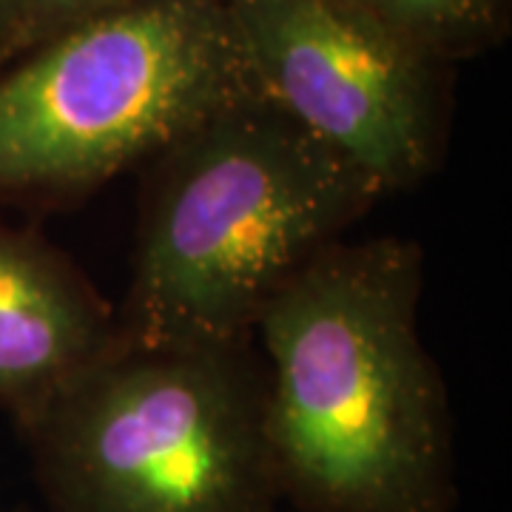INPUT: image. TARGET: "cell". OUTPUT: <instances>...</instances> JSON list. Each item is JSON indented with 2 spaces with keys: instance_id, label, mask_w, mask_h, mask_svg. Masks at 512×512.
<instances>
[{
  "instance_id": "6da1fadb",
  "label": "cell",
  "mask_w": 512,
  "mask_h": 512,
  "mask_svg": "<svg viewBox=\"0 0 512 512\" xmlns=\"http://www.w3.org/2000/svg\"><path fill=\"white\" fill-rule=\"evenodd\" d=\"M421 285L413 239H339L259 316L282 507L453 512V421L421 342Z\"/></svg>"
},
{
  "instance_id": "7a4b0ae2",
  "label": "cell",
  "mask_w": 512,
  "mask_h": 512,
  "mask_svg": "<svg viewBox=\"0 0 512 512\" xmlns=\"http://www.w3.org/2000/svg\"><path fill=\"white\" fill-rule=\"evenodd\" d=\"M123 308L126 339L228 345L382 200L379 185L259 92L151 160Z\"/></svg>"
},
{
  "instance_id": "3957f363",
  "label": "cell",
  "mask_w": 512,
  "mask_h": 512,
  "mask_svg": "<svg viewBox=\"0 0 512 512\" xmlns=\"http://www.w3.org/2000/svg\"><path fill=\"white\" fill-rule=\"evenodd\" d=\"M49 512H274L254 339L114 348L20 427Z\"/></svg>"
},
{
  "instance_id": "277c9868",
  "label": "cell",
  "mask_w": 512,
  "mask_h": 512,
  "mask_svg": "<svg viewBox=\"0 0 512 512\" xmlns=\"http://www.w3.org/2000/svg\"><path fill=\"white\" fill-rule=\"evenodd\" d=\"M251 92L222 0L74 23L0 66V205H72Z\"/></svg>"
},
{
  "instance_id": "5b68a950",
  "label": "cell",
  "mask_w": 512,
  "mask_h": 512,
  "mask_svg": "<svg viewBox=\"0 0 512 512\" xmlns=\"http://www.w3.org/2000/svg\"><path fill=\"white\" fill-rule=\"evenodd\" d=\"M256 89L384 197L436 174L450 69L353 0H222Z\"/></svg>"
},
{
  "instance_id": "8992f818",
  "label": "cell",
  "mask_w": 512,
  "mask_h": 512,
  "mask_svg": "<svg viewBox=\"0 0 512 512\" xmlns=\"http://www.w3.org/2000/svg\"><path fill=\"white\" fill-rule=\"evenodd\" d=\"M120 339L117 311L69 256L0 222V407L18 430Z\"/></svg>"
},
{
  "instance_id": "52a82bcc",
  "label": "cell",
  "mask_w": 512,
  "mask_h": 512,
  "mask_svg": "<svg viewBox=\"0 0 512 512\" xmlns=\"http://www.w3.org/2000/svg\"><path fill=\"white\" fill-rule=\"evenodd\" d=\"M447 66L487 55L510 32L512 0H353Z\"/></svg>"
},
{
  "instance_id": "ba28073f",
  "label": "cell",
  "mask_w": 512,
  "mask_h": 512,
  "mask_svg": "<svg viewBox=\"0 0 512 512\" xmlns=\"http://www.w3.org/2000/svg\"><path fill=\"white\" fill-rule=\"evenodd\" d=\"M137 3H148V0H15V23H12L6 63L74 23Z\"/></svg>"
},
{
  "instance_id": "9c48e42d",
  "label": "cell",
  "mask_w": 512,
  "mask_h": 512,
  "mask_svg": "<svg viewBox=\"0 0 512 512\" xmlns=\"http://www.w3.org/2000/svg\"><path fill=\"white\" fill-rule=\"evenodd\" d=\"M15 23V0H0V66L9 57V37Z\"/></svg>"
},
{
  "instance_id": "30bf717a",
  "label": "cell",
  "mask_w": 512,
  "mask_h": 512,
  "mask_svg": "<svg viewBox=\"0 0 512 512\" xmlns=\"http://www.w3.org/2000/svg\"><path fill=\"white\" fill-rule=\"evenodd\" d=\"M274 512H285V510H282V507H279V510H274ZM288 512H293V510H288Z\"/></svg>"
}]
</instances>
